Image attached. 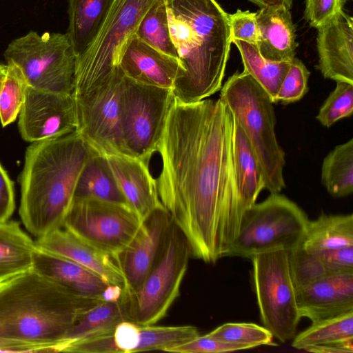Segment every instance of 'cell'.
<instances>
[{"instance_id": "obj_1", "label": "cell", "mask_w": 353, "mask_h": 353, "mask_svg": "<svg viewBox=\"0 0 353 353\" xmlns=\"http://www.w3.org/2000/svg\"><path fill=\"white\" fill-rule=\"evenodd\" d=\"M234 116L220 99L170 105L157 152L159 200L191 255L207 263L225 256L243 212L233 163Z\"/></svg>"}, {"instance_id": "obj_2", "label": "cell", "mask_w": 353, "mask_h": 353, "mask_svg": "<svg viewBox=\"0 0 353 353\" xmlns=\"http://www.w3.org/2000/svg\"><path fill=\"white\" fill-rule=\"evenodd\" d=\"M31 269L0 285V352H59L77 321L102 302Z\"/></svg>"}, {"instance_id": "obj_3", "label": "cell", "mask_w": 353, "mask_h": 353, "mask_svg": "<svg viewBox=\"0 0 353 353\" xmlns=\"http://www.w3.org/2000/svg\"><path fill=\"white\" fill-rule=\"evenodd\" d=\"M165 2L181 68L174 97L183 103L207 99L222 87L232 43L229 14L215 0Z\"/></svg>"}, {"instance_id": "obj_4", "label": "cell", "mask_w": 353, "mask_h": 353, "mask_svg": "<svg viewBox=\"0 0 353 353\" xmlns=\"http://www.w3.org/2000/svg\"><path fill=\"white\" fill-rule=\"evenodd\" d=\"M97 151L77 131L31 143L19 176V215L37 239L62 228L79 176Z\"/></svg>"}, {"instance_id": "obj_5", "label": "cell", "mask_w": 353, "mask_h": 353, "mask_svg": "<svg viewBox=\"0 0 353 353\" xmlns=\"http://www.w3.org/2000/svg\"><path fill=\"white\" fill-rule=\"evenodd\" d=\"M219 99L242 127L261 168L264 189L279 193L285 187V152L275 133L276 117L270 96L247 72L230 76Z\"/></svg>"}, {"instance_id": "obj_6", "label": "cell", "mask_w": 353, "mask_h": 353, "mask_svg": "<svg viewBox=\"0 0 353 353\" xmlns=\"http://www.w3.org/2000/svg\"><path fill=\"white\" fill-rule=\"evenodd\" d=\"M158 0H114L92 43L76 58L72 95L85 97L119 68L121 53L148 10Z\"/></svg>"}, {"instance_id": "obj_7", "label": "cell", "mask_w": 353, "mask_h": 353, "mask_svg": "<svg viewBox=\"0 0 353 353\" xmlns=\"http://www.w3.org/2000/svg\"><path fill=\"white\" fill-rule=\"evenodd\" d=\"M309 221L294 201L279 193H271L244 212L225 256L250 259L273 250L290 251L302 245Z\"/></svg>"}, {"instance_id": "obj_8", "label": "cell", "mask_w": 353, "mask_h": 353, "mask_svg": "<svg viewBox=\"0 0 353 353\" xmlns=\"http://www.w3.org/2000/svg\"><path fill=\"white\" fill-rule=\"evenodd\" d=\"M4 57L19 68L30 87L72 94L76 57L67 33L30 31L8 44Z\"/></svg>"}, {"instance_id": "obj_9", "label": "cell", "mask_w": 353, "mask_h": 353, "mask_svg": "<svg viewBox=\"0 0 353 353\" xmlns=\"http://www.w3.org/2000/svg\"><path fill=\"white\" fill-rule=\"evenodd\" d=\"M191 255L188 243L172 221L156 264L139 287L127 294L129 320L154 325L164 318L179 296Z\"/></svg>"}, {"instance_id": "obj_10", "label": "cell", "mask_w": 353, "mask_h": 353, "mask_svg": "<svg viewBox=\"0 0 353 353\" xmlns=\"http://www.w3.org/2000/svg\"><path fill=\"white\" fill-rule=\"evenodd\" d=\"M252 278L263 326L279 341L296 334L300 316L289 266V251L277 250L250 259Z\"/></svg>"}, {"instance_id": "obj_11", "label": "cell", "mask_w": 353, "mask_h": 353, "mask_svg": "<svg viewBox=\"0 0 353 353\" xmlns=\"http://www.w3.org/2000/svg\"><path fill=\"white\" fill-rule=\"evenodd\" d=\"M172 90L145 85L124 75L121 93V127L128 156L149 165L174 100Z\"/></svg>"}, {"instance_id": "obj_12", "label": "cell", "mask_w": 353, "mask_h": 353, "mask_svg": "<svg viewBox=\"0 0 353 353\" xmlns=\"http://www.w3.org/2000/svg\"><path fill=\"white\" fill-rule=\"evenodd\" d=\"M141 223V220L129 207L82 198L73 199L63 227L117 260L132 240Z\"/></svg>"}, {"instance_id": "obj_13", "label": "cell", "mask_w": 353, "mask_h": 353, "mask_svg": "<svg viewBox=\"0 0 353 353\" xmlns=\"http://www.w3.org/2000/svg\"><path fill=\"white\" fill-rule=\"evenodd\" d=\"M124 74L119 68L103 85L74 99L77 132L98 152L128 155L121 127V93Z\"/></svg>"}, {"instance_id": "obj_14", "label": "cell", "mask_w": 353, "mask_h": 353, "mask_svg": "<svg viewBox=\"0 0 353 353\" xmlns=\"http://www.w3.org/2000/svg\"><path fill=\"white\" fill-rule=\"evenodd\" d=\"M18 117L19 133L30 143L61 137L77 129L76 104L70 94L28 86Z\"/></svg>"}, {"instance_id": "obj_15", "label": "cell", "mask_w": 353, "mask_h": 353, "mask_svg": "<svg viewBox=\"0 0 353 353\" xmlns=\"http://www.w3.org/2000/svg\"><path fill=\"white\" fill-rule=\"evenodd\" d=\"M172 221L171 214L163 206L156 208L141 220L132 240L119 255L117 261L127 294L139 287L156 264Z\"/></svg>"}, {"instance_id": "obj_16", "label": "cell", "mask_w": 353, "mask_h": 353, "mask_svg": "<svg viewBox=\"0 0 353 353\" xmlns=\"http://www.w3.org/2000/svg\"><path fill=\"white\" fill-rule=\"evenodd\" d=\"M318 69L325 79L353 83V20L342 10L317 28Z\"/></svg>"}, {"instance_id": "obj_17", "label": "cell", "mask_w": 353, "mask_h": 353, "mask_svg": "<svg viewBox=\"0 0 353 353\" xmlns=\"http://www.w3.org/2000/svg\"><path fill=\"white\" fill-rule=\"evenodd\" d=\"M296 295L300 316L312 323L353 311V272L329 274Z\"/></svg>"}, {"instance_id": "obj_18", "label": "cell", "mask_w": 353, "mask_h": 353, "mask_svg": "<svg viewBox=\"0 0 353 353\" xmlns=\"http://www.w3.org/2000/svg\"><path fill=\"white\" fill-rule=\"evenodd\" d=\"M35 246L66 259L94 272L108 284L125 288V281L117 260L85 242L64 227L36 239Z\"/></svg>"}, {"instance_id": "obj_19", "label": "cell", "mask_w": 353, "mask_h": 353, "mask_svg": "<svg viewBox=\"0 0 353 353\" xmlns=\"http://www.w3.org/2000/svg\"><path fill=\"white\" fill-rule=\"evenodd\" d=\"M119 66L133 81L171 90L181 70L178 59L152 48L136 34L125 46Z\"/></svg>"}, {"instance_id": "obj_20", "label": "cell", "mask_w": 353, "mask_h": 353, "mask_svg": "<svg viewBox=\"0 0 353 353\" xmlns=\"http://www.w3.org/2000/svg\"><path fill=\"white\" fill-rule=\"evenodd\" d=\"M105 157L128 206L141 220L156 208L163 206L149 165L128 155Z\"/></svg>"}, {"instance_id": "obj_21", "label": "cell", "mask_w": 353, "mask_h": 353, "mask_svg": "<svg viewBox=\"0 0 353 353\" xmlns=\"http://www.w3.org/2000/svg\"><path fill=\"white\" fill-rule=\"evenodd\" d=\"M32 269L73 293L88 299H102V292L108 285L89 269L37 248L34 252Z\"/></svg>"}, {"instance_id": "obj_22", "label": "cell", "mask_w": 353, "mask_h": 353, "mask_svg": "<svg viewBox=\"0 0 353 353\" xmlns=\"http://www.w3.org/2000/svg\"><path fill=\"white\" fill-rule=\"evenodd\" d=\"M256 19L259 31L257 46L261 54L272 61H291L295 57L296 43L290 10L260 8Z\"/></svg>"}, {"instance_id": "obj_23", "label": "cell", "mask_w": 353, "mask_h": 353, "mask_svg": "<svg viewBox=\"0 0 353 353\" xmlns=\"http://www.w3.org/2000/svg\"><path fill=\"white\" fill-rule=\"evenodd\" d=\"M234 116V115H233ZM233 163L243 212L256 203L264 189V181L256 155L242 127L234 116Z\"/></svg>"}, {"instance_id": "obj_24", "label": "cell", "mask_w": 353, "mask_h": 353, "mask_svg": "<svg viewBox=\"0 0 353 353\" xmlns=\"http://www.w3.org/2000/svg\"><path fill=\"white\" fill-rule=\"evenodd\" d=\"M114 0H68L67 34L76 58L88 48L102 27Z\"/></svg>"}, {"instance_id": "obj_25", "label": "cell", "mask_w": 353, "mask_h": 353, "mask_svg": "<svg viewBox=\"0 0 353 353\" xmlns=\"http://www.w3.org/2000/svg\"><path fill=\"white\" fill-rule=\"evenodd\" d=\"M35 248L19 223L0 222V285L32 269Z\"/></svg>"}, {"instance_id": "obj_26", "label": "cell", "mask_w": 353, "mask_h": 353, "mask_svg": "<svg viewBox=\"0 0 353 353\" xmlns=\"http://www.w3.org/2000/svg\"><path fill=\"white\" fill-rule=\"evenodd\" d=\"M82 198L95 199L129 207L106 157L98 152L90 157L79 176L73 199Z\"/></svg>"}, {"instance_id": "obj_27", "label": "cell", "mask_w": 353, "mask_h": 353, "mask_svg": "<svg viewBox=\"0 0 353 353\" xmlns=\"http://www.w3.org/2000/svg\"><path fill=\"white\" fill-rule=\"evenodd\" d=\"M126 295L124 292L115 302L103 301L86 312L68 332L59 352L73 342L113 332L118 323L130 321Z\"/></svg>"}, {"instance_id": "obj_28", "label": "cell", "mask_w": 353, "mask_h": 353, "mask_svg": "<svg viewBox=\"0 0 353 353\" xmlns=\"http://www.w3.org/2000/svg\"><path fill=\"white\" fill-rule=\"evenodd\" d=\"M301 246L314 253L353 246V215L321 214L309 221Z\"/></svg>"}, {"instance_id": "obj_29", "label": "cell", "mask_w": 353, "mask_h": 353, "mask_svg": "<svg viewBox=\"0 0 353 353\" xmlns=\"http://www.w3.org/2000/svg\"><path fill=\"white\" fill-rule=\"evenodd\" d=\"M239 49L244 70L265 90L273 103L291 61H276L263 57L256 44L241 40L232 41Z\"/></svg>"}, {"instance_id": "obj_30", "label": "cell", "mask_w": 353, "mask_h": 353, "mask_svg": "<svg viewBox=\"0 0 353 353\" xmlns=\"http://www.w3.org/2000/svg\"><path fill=\"white\" fill-rule=\"evenodd\" d=\"M321 182L333 196L342 197L353 192V139L339 144L324 158Z\"/></svg>"}, {"instance_id": "obj_31", "label": "cell", "mask_w": 353, "mask_h": 353, "mask_svg": "<svg viewBox=\"0 0 353 353\" xmlns=\"http://www.w3.org/2000/svg\"><path fill=\"white\" fill-rule=\"evenodd\" d=\"M349 337H353V311L312 323L292 339V346L306 351L314 346Z\"/></svg>"}, {"instance_id": "obj_32", "label": "cell", "mask_w": 353, "mask_h": 353, "mask_svg": "<svg viewBox=\"0 0 353 353\" xmlns=\"http://www.w3.org/2000/svg\"><path fill=\"white\" fill-rule=\"evenodd\" d=\"M152 48L178 59L172 43L165 0H158L141 19L136 34Z\"/></svg>"}, {"instance_id": "obj_33", "label": "cell", "mask_w": 353, "mask_h": 353, "mask_svg": "<svg viewBox=\"0 0 353 353\" xmlns=\"http://www.w3.org/2000/svg\"><path fill=\"white\" fill-rule=\"evenodd\" d=\"M28 84L19 68L6 64L0 87V121L3 127L13 123L26 99Z\"/></svg>"}, {"instance_id": "obj_34", "label": "cell", "mask_w": 353, "mask_h": 353, "mask_svg": "<svg viewBox=\"0 0 353 353\" xmlns=\"http://www.w3.org/2000/svg\"><path fill=\"white\" fill-rule=\"evenodd\" d=\"M199 335L198 329L192 325H139L136 352L149 350L168 352L170 348L188 342Z\"/></svg>"}, {"instance_id": "obj_35", "label": "cell", "mask_w": 353, "mask_h": 353, "mask_svg": "<svg viewBox=\"0 0 353 353\" xmlns=\"http://www.w3.org/2000/svg\"><path fill=\"white\" fill-rule=\"evenodd\" d=\"M208 334L225 343L244 345L248 349L276 345L273 342L272 334L266 327L251 323H225Z\"/></svg>"}, {"instance_id": "obj_36", "label": "cell", "mask_w": 353, "mask_h": 353, "mask_svg": "<svg viewBox=\"0 0 353 353\" xmlns=\"http://www.w3.org/2000/svg\"><path fill=\"white\" fill-rule=\"evenodd\" d=\"M289 266L296 290L332 274L316 253L308 252L301 245L289 251Z\"/></svg>"}, {"instance_id": "obj_37", "label": "cell", "mask_w": 353, "mask_h": 353, "mask_svg": "<svg viewBox=\"0 0 353 353\" xmlns=\"http://www.w3.org/2000/svg\"><path fill=\"white\" fill-rule=\"evenodd\" d=\"M321 106L316 119L325 127H330L336 121L350 117L353 112V83L338 81Z\"/></svg>"}, {"instance_id": "obj_38", "label": "cell", "mask_w": 353, "mask_h": 353, "mask_svg": "<svg viewBox=\"0 0 353 353\" xmlns=\"http://www.w3.org/2000/svg\"><path fill=\"white\" fill-rule=\"evenodd\" d=\"M310 72L304 63L294 57L290 63L276 97V103L288 105L299 101L308 91Z\"/></svg>"}, {"instance_id": "obj_39", "label": "cell", "mask_w": 353, "mask_h": 353, "mask_svg": "<svg viewBox=\"0 0 353 353\" xmlns=\"http://www.w3.org/2000/svg\"><path fill=\"white\" fill-rule=\"evenodd\" d=\"M248 347L239 344H232L214 339L208 334L170 348L168 352L175 353H221L229 352Z\"/></svg>"}, {"instance_id": "obj_40", "label": "cell", "mask_w": 353, "mask_h": 353, "mask_svg": "<svg viewBox=\"0 0 353 353\" xmlns=\"http://www.w3.org/2000/svg\"><path fill=\"white\" fill-rule=\"evenodd\" d=\"M229 20L232 41L241 40L257 45L259 31L256 13L237 10L234 13L229 14Z\"/></svg>"}, {"instance_id": "obj_41", "label": "cell", "mask_w": 353, "mask_h": 353, "mask_svg": "<svg viewBox=\"0 0 353 353\" xmlns=\"http://www.w3.org/2000/svg\"><path fill=\"white\" fill-rule=\"evenodd\" d=\"M345 0H306L304 17L317 28L343 10Z\"/></svg>"}, {"instance_id": "obj_42", "label": "cell", "mask_w": 353, "mask_h": 353, "mask_svg": "<svg viewBox=\"0 0 353 353\" xmlns=\"http://www.w3.org/2000/svg\"><path fill=\"white\" fill-rule=\"evenodd\" d=\"M112 338L117 353L136 352L139 338V325L132 321H123L115 327Z\"/></svg>"}, {"instance_id": "obj_43", "label": "cell", "mask_w": 353, "mask_h": 353, "mask_svg": "<svg viewBox=\"0 0 353 353\" xmlns=\"http://www.w3.org/2000/svg\"><path fill=\"white\" fill-rule=\"evenodd\" d=\"M331 273L353 272V246H345L316 253Z\"/></svg>"}, {"instance_id": "obj_44", "label": "cell", "mask_w": 353, "mask_h": 353, "mask_svg": "<svg viewBox=\"0 0 353 353\" xmlns=\"http://www.w3.org/2000/svg\"><path fill=\"white\" fill-rule=\"evenodd\" d=\"M14 208V183L0 163V222L8 221Z\"/></svg>"}, {"instance_id": "obj_45", "label": "cell", "mask_w": 353, "mask_h": 353, "mask_svg": "<svg viewBox=\"0 0 353 353\" xmlns=\"http://www.w3.org/2000/svg\"><path fill=\"white\" fill-rule=\"evenodd\" d=\"M306 351L315 353H353V337L314 346Z\"/></svg>"}, {"instance_id": "obj_46", "label": "cell", "mask_w": 353, "mask_h": 353, "mask_svg": "<svg viewBox=\"0 0 353 353\" xmlns=\"http://www.w3.org/2000/svg\"><path fill=\"white\" fill-rule=\"evenodd\" d=\"M123 293V287L116 284H108L103 290L101 298L105 301L115 302L121 299Z\"/></svg>"}, {"instance_id": "obj_47", "label": "cell", "mask_w": 353, "mask_h": 353, "mask_svg": "<svg viewBox=\"0 0 353 353\" xmlns=\"http://www.w3.org/2000/svg\"><path fill=\"white\" fill-rule=\"evenodd\" d=\"M258 6L260 8H285L290 10L292 7V0H249Z\"/></svg>"}, {"instance_id": "obj_48", "label": "cell", "mask_w": 353, "mask_h": 353, "mask_svg": "<svg viewBox=\"0 0 353 353\" xmlns=\"http://www.w3.org/2000/svg\"><path fill=\"white\" fill-rule=\"evenodd\" d=\"M6 65H3L0 63V76L3 75L6 70Z\"/></svg>"}, {"instance_id": "obj_49", "label": "cell", "mask_w": 353, "mask_h": 353, "mask_svg": "<svg viewBox=\"0 0 353 353\" xmlns=\"http://www.w3.org/2000/svg\"><path fill=\"white\" fill-rule=\"evenodd\" d=\"M3 75H4V74L3 75L0 76V87H1V81H2V79H3Z\"/></svg>"}]
</instances>
